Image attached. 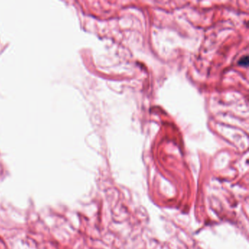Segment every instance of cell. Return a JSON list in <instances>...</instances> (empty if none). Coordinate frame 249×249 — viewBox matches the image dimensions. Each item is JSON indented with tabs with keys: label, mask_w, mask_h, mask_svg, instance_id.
I'll use <instances>...</instances> for the list:
<instances>
[{
	"label": "cell",
	"mask_w": 249,
	"mask_h": 249,
	"mask_svg": "<svg viewBox=\"0 0 249 249\" xmlns=\"http://www.w3.org/2000/svg\"><path fill=\"white\" fill-rule=\"evenodd\" d=\"M240 65H245V66H247L248 64H249V60H248V57L246 56L244 59H242L240 62Z\"/></svg>",
	"instance_id": "6da1fadb"
}]
</instances>
